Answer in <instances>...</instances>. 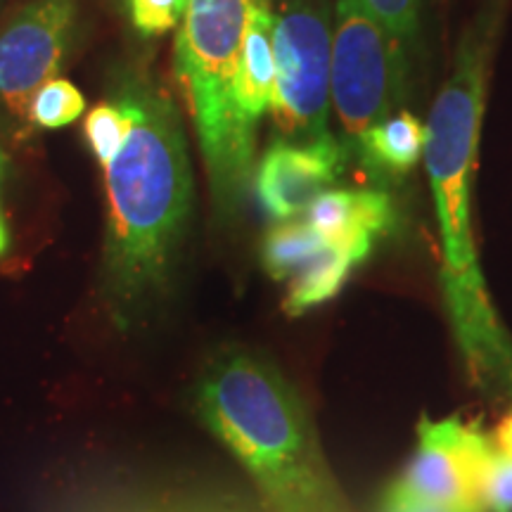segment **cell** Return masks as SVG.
<instances>
[{"mask_svg":"<svg viewBox=\"0 0 512 512\" xmlns=\"http://www.w3.org/2000/svg\"><path fill=\"white\" fill-rule=\"evenodd\" d=\"M76 29V0H29L0 31V131L27 138L34 95L57 79Z\"/></svg>","mask_w":512,"mask_h":512,"instance_id":"7","label":"cell"},{"mask_svg":"<svg viewBox=\"0 0 512 512\" xmlns=\"http://www.w3.org/2000/svg\"><path fill=\"white\" fill-rule=\"evenodd\" d=\"M306 223L330 247L342 249L363 264L375 240L396 228V207L384 190L330 188L306 209Z\"/></svg>","mask_w":512,"mask_h":512,"instance_id":"9","label":"cell"},{"mask_svg":"<svg viewBox=\"0 0 512 512\" xmlns=\"http://www.w3.org/2000/svg\"><path fill=\"white\" fill-rule=\"evenodd\" d=\"M190 0H128L131 22L143 36H162L183 22Z\"/></svg>","mask_w":512,"mask_h":512,"instance_id":"17","label":"cell"},{"mask_svg":"<svg viewBox=\"0 0 512 512\" xmlns=\"http://www.w3.org/2000/svg\"><path fill=\"white\" fill-rule=\"evenodd\" d=\"M489 48L467 34L425 126V166L441 230V292L456 347L479 389L512 401V337L479 266L472 235V181L486 95Z\"/></svg>","mask_w":512,"mask_h":512,"instance_id":"2","label":"cell"},{"mask_svg":"<svg viewBox=\"0 0 512 512\" xmlns=\"http://www.w3.org/2000/svg\"><path fill=\"white\" fill-rule=\"evenodd\" d=\"M399 482L422 501L439 505L448 512H467L456 465L444 441L434 432L430 418L420 420L418 451Z\"/></svg>","mask_w":512,"mask_h":512,"instance_id":"12","label":"cell"},{"mask_svg":"<svg viewBox=\"0 0 512 512\" xmlns=\"http://www.w3.org/2000/svg\"><path fill=\"white\" fill-rule=\"evenodd\" d=\"M10 247V235H8V226L3 221V211H0V256L8 252Z\"/></svg>","mask_w":512,"mask_h":512,"instance_id":"22","label":"cell"},{"mask_svg":"<svg viewBox=\"0 0 512 512\" xmlns=\"http://www.w3.org/2000/svg\"><path fill=\"white\" fill-rule=\"evenodd\" d=\"M380 512H448L444 508H439V505H432L427 501H422L415 494L403 486L399 479L389 486L387 494L382 498V505H380Z\"/></svg>","mask_w":512,"mask_h":512,"instance_id":"20","label":"cell"},{"mask_svg":"<svg viewBox=\"0 0 512 512\" xmlns=\"http://www.w3.org/2000/svg\"><path fill=\"white\" fill-rule=\"evenodd\" d=\"M133 128L105 169L100 292L119 332L145 328L169 297L192 211V171L174 100L140 72L119 79Z\"/></svg>","mask_w":512,"mask_h":512,"instance_id":"1","label":"cell"},{"mask_svg":"<svg viewBox=\"0 0 512 512\" xmlns=\"http://www.w3.org/2000/svg\"><path fill=\"white\" fill-rule=\"evenodd\" d=\"M486 512H512V458L498 453L486 484Z\"/></svg>","mask_w":512,"mask_h":512,"instance_id":"19","label":"cell"},{"mask_svg":"<svg viewBox=\"0 0 512 512\" xmlns=\"http://www.w3.org/2000/svg\"><path fill=\"white\" fill-rule=\"evenodd\" d=\"M349 150L335 136L316 140H273L254 174L261 207L273 221H290L311 207L344 174Z\"/></svg>","mask_w":512,"mask_h":512,"instance_id":"8","label":"cell"},{"mask_svg":"<svg viewBox=\"0 0 512 512\" xmlns=\"http://www.w3.org/2000/svg\"><path fill=\"white\" fill-rule=\"evenodd\" d=\"M133 128V112L128 110V105L121 98L100 102L95 105L86 117V133L88 145H91L95 159L102 166H107L117 157V152L124 147L128 133Z\"/></svg>","mask_w":512,"mask_h":512,"instance_id":"15","label":"cell"},{"mask_svg":"<svg viewBox=\"0 0 512 512\" xmlns=\"http://www.w3.org/2000/svg\"><path fill=\"white\" fill-rule=\"evenodd\" d=\"M328 247L309 223L283 221L266 233L261 261L273 280H290Z\"/></svg>","mask_w":512,"mask_h":512,"instance_id":"14","label":"cell"},{"mask_svg":"<svg viewBox=\"0 0 512 512\" xmlns=\"http://www.w3.org/2000/svg\"><path fill=\"white\" fill-rule=\"evenodd\" d=\"M370 12L401 43H411L418 31V0H366Z\"/></svg>","mask_w":512,"mask_h":512,"instance_id":"18","label":"cell"},{"mask_svg":"<svg viewBox=\"0 0 512 512\" xmlns=\"http://www.w3.org/2000/svg\"><path fill=\"white\" fill-rule=\"evenodd\" d=\"M358 266L361 264L351 254L330 245L325 247L316 259H311L302 271L290 278V287L283 299L287 316H304L316 306L335 299Z\"/></svg>","mask_w":512,"mask_h":512,"instance_id":"13","label":"cell"},{"mask_svg":"<svg viewBox=\"0 0 512 512\" xmlns=\"http://www.w3.org/2000/svg\"><path fill=\"white\" fill-rule=\"evenodd\" d=\"M494 444L498 448V453H503V456L512 458V413L501 422V425H498Z\"/></svg>","mask_w":512,"mask_h":512,"instance_id":"21","label":"cell"},{"mask_svg":"<svg viewBox=\"0 0 512 512\" xmlns=\"http://www.w3.org/2000/svg\"><path fill=\"white\" fill-rule=\"evenodd\" d=\"M271 117L283 140L328 136L332 34L325 0H278L273 10Z\"/></svg>","mask_w":512,"mask_h":512,"instance_id":"6","label":"cell"},{"mask_svg":"<svg viewBox=\"0 0 512 512\" xmlns=\"http://www.w3.org/2000/svg\"><path fill=\"white\" fill-rule=\"evenodd\" d=\"M358 162L375 178H403L425 152V126L411 112H396L380 124L370 126L356 145Z\"/></svg>","mask_w":512,"mask_h":512,"instance_id":"11","label":"cell"},{"mask_svg":"<svg viewBox=\"0 0 512 512\" xmlns=\"http://www.w3.org/2000/svg\"><path fill=\"white\" fill-rule=\"evenodd\" d=\"M192 411L273 512H351L302 396L271 358L221 349L197 377Z\"/></svg>","mask_w":512,"mask_h":512,"instance_id":"3","label":"cell"},{"mask_svg":"<svg viewBox=\"0 0 512 512\" xmlns=\"http://www.w3.org/2000/svg\"><path fill=\"white\" fill-rule=\"evenodd\" d=\"M8 169H10V159L5 155L3 147H0V185H3L5 176H8Z\"/></svg>","mask_w":512,"mask_h":512,"instance_id":"23","label":"cell"},{"mask_svg":"<svg viewBox=\"0 0 512 512\" xmlns=\"http://www.w3.org/2000/svg\"><path fill=\"white\" fill-rule=\"evenodd\" d=\"M330 98L349 152L370 126L392 117L406 98L403 43L384 29L366 0H337Z\"/></svg>","mask_w":512,"mask_h":512,"instance_id":"5","label":"cell"},{"mask_svg":"<svg viewBox=\"0 0 512 512\" xmlns=\"http://www.w3.org/2000/svg\"><path fill=\"white\" fill-rule=\"evenodd\" d=\"M256 3L266 0H190L176 36V76L223 221L238 214L254 174L256 131L242 119L238 69Z\"/></svg>","mask_w":512,"mask_h":512,"instance_id":"4","label":"cell"},{"mask_svg":"<svg viewBox=\"0 0 512 512\" xmlns=\"http://www.w3.org/2000/svg\"><path fill=\"white\" fill-rule=\"evenodd\" d=\"M273 8L271 0L256 3L249 15L245 41L240 50L238 69V105L249 128L259 126V119L271 107L275 88L273 57Z\"/></svg>","mask_w":512,"mask_h":512,"instance_id":"10","label":"cell"},{"mask_svg":"<svg viewBox=\"0 0 512 512\" xmlns=\"http://www.w3.org/2000/svg\"><path fill=\"white\" fill-rule=\"evenodd\" d=\"M86 110V100L83 93L74 86L72 81L57 79L48 81L34 95L29 107V121L34 128H43V131H55V128L74 124Z\"/></svg>","mask_w":512,"mask_h":512,"instance_id":"16","label":"cell"}]
</instances>
